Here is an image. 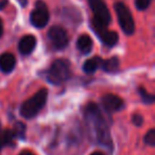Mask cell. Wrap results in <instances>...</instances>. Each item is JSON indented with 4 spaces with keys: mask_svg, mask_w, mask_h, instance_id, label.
I'll return each instance as SVG.
<instances>
[{
    "mask_svg": "<svg viewBox=\"0 0 155 155\" xmlns=\"http://www.w3.org/2000/svg\"><path fill=\"white\" fill-rule=\"evenodd\" d=\"M84 119L86 122L89 138L94 142H97L112 150L113 140L110 137V127L97 104L88 103L85 106Z\"/></svg>",
    "mask_w": 155,
    "mask_h": 155,
    "instance_id": "cell-1",
    "label": "cell"
},
{
    "mask_svg": "<svg viewBox=\"0 0 155 155\" xmlns=\"http://www.w3.org/2000/svg\"><path fill=\"white\" fill-rule=\"evenodd\" d=\"M48 98V91L45 88L37 91L33 97L28 99L22 103L20 107V114L27 119H31L35 117L45 106Z\"/></svg>",
    "mask_w": 155,
    "mask_h": 155,
    "instance_id": "cell-2",
    "label": "cell"
},
{
    "mask_svg": "<svg viewBox=\"0 0 155 155\" xmlns=\"http://www.w3.org/2000/svg\"><path fill=\"white\" fill-rule=\"evenodd\" d=\"M47 79L50 83L60 85L65 83L71 75L70 65L67 60H55L47 70Z\"/></svg>",
    "mask_w": 155,
    "mask_h": 155,
    "instance_id": "cell-3",
    "label": "cell"
},
{
    "mask_svg": "<svg viewBox=\"0 0 155 155\" xmlns=\"http://www.w3.org/2000/svg\"><path fill=\"white\" fill-rule=\"evenodd\" d=\"M115 11L117 14L118 22L122 31L127 35H131L135 31V22L129 8L123 2H117L115 5Z\"/></svg>",
    "mask_w": 155,
    "mask_h": 155,
    "instance_id": "cell-4",
    "label": "cell"
},
{
    "mask_svg": "<svg viewBox=\"0 0 155 155\" xmlns=\"http://www.w3.org/2000/svg\"><path fill=\"white\" fill-rule=\"evenodd\" d=\"M89 7L94 13V18L96 21L103 26H108L110 22V13L103 0H88Z\"/></svg>",
    "mask_w": 155,
    "mask_h": 155,
    "instance_id": "cell-5",
    "label": "cell"
},
{
    "mask_svg": "<svg viewBox=\"0 0 155 155\" xmlns=\"http://www.w3.org/2000/svg\"><path fill=\"white\" fill-rule=\"evenodd\" d=\"M31 22L34 27L41 29L48 24L49 21V11L47 9V5L44 1L38 0L35 3V9L31 13Z\"/></svg>",
    "mask_w": 155,
    "mask_h": 155,
    "instance_id": "cell-6",
    "label": "cell"
},
{
    "mask_svg": "<svg viewBox=\"0 0 155 155\" xmlns=\"http://www.w3.org/2000/svg\"><path fill=\"white\" fill-rule=\"evenodd\" d=\"M48 38H49L51 45L54 49L62 50L67 47L69 41V37L66 30L60 26H54L48 32Z\"/></svg>",
    "mask_w": 155,
    "mask_h": 155,
    "instance_id": "cell-7",
    "label": "cell"
},
{
    "mask_svg": "<svg viewBox=\"0 0 155 155\" xmlns=\"http://www.w3.org/2000/svg\"><path fill=\"white\" fill-rule=\"evenodd\" d=\"M91 27H93L94 31L98 34V36L100 37L102 41H103L105 45L110 46H115L118 41V34H117L115 31H110L107 30L106 27L107 26H103V25L99 24L98 21H96L95 19L91 20Z\"/></svg>",
    "mask_w": 155,
    "mask_h": 155,
    "instance_id": "cell-8",
    "label": "cell"
},
{
    "mask_svg": "<svg viewBox=\"0 0 155 155\" xmlns=\"http://www.w3.org/2000/svg\"><path fill=\"white\" fill-rule=\"evenodd\" d=\"M102 105L107 112H117L123 107V100L117 95L107 94L102 98Z\"/></svg>",
    "mask_w": 155,
    "mask_h": 155,
    "instance_id": "cell-9",
    "label": "cell"
},
{
    "mask_svg": "<svg viewBox=\"0 0 155 155\" xmlns=\"http://www.w3.org/2000/svg\"><path fill=\"white\" fill-rule=\"evenodd\" d=\"M35 46H36V38L33 35H26L20 39L18 44V50L24 55H28L35 49Z\"/></svg>",
    "mask_w": 155,
    "mask_h": 155,
    "instance_id": "cell-10",
    "label": "cell"
},
{
    "mask_svg": "<svg viewBox=\"0 0 155 155\" xmlns=\"http://www.w3.org/2000/svg\"><path fill=\"white\" fill-rule=\"evenodd\" d=\"M16 65V58L12 53H3L0 55V70L5 73L11 72Z\"/></svg>",
    "mask_w": 155,
    "mask_h": 155,
    "instance_id": "cell-11",
    "label": "cell"
},
{
    "mask_svg": "<svg viewBox=\"0 0 155 155\" xmlns=\"http://www.w3.org/2000/svg\"><path fill=\"white\" fill-rule=\"evenodd\" d=\"M77 47L82 53L87 54L91 51L93 49V41H91V36L87 34L81 35L77 41Z\"/></svg>",
    "mask_w": 155,
    "mask_h": 155,
    "instance_id": "cell-12",
    "label": "cell"
},
{
    "mask_svg": "<svg viewBox=\"0 0 155 155\" xmlns=\"http://www.w3.org/2000/svg\"><path fill=\"white\" fill-rule=\"evenodd\" d=\"M102 60L100 58H93L87 60L83 65V70L86 73H93L101 66Z\"/></svg>",
    "mask_w": 155,
    "mask_h": 155,
    "instance_id": "cell-13",
    "label": "cell"
},
{
    "mask_svg": "<svg viewBox=\"0 0 155 155\" xmlns=\"http://www.w3.org/2000/svg\"><path fill=\"white\" fill-rule=\"evenodd\" d=\"M101 66L106 72H116L119 69V60L118 58H110L108 60L102 61Z\"/></svg>",
    "mask_w": 155,
    "mask_h": 155,
    "instance_id": "cell-14",
    "label": "cell"
},
{
    "mask_svg": "<svg viewBox=\"0 0 155 155\" xmlns=\"http://www.w3.org/2000/svg\"><path fill=\"white\" fill-rule=\"evenodd\" d=\"M25 131H26V127L24 123L17 122L14 127V129L12 130L14 138H24L25 137Z\"/></svg>",
    "mask_w": 155,
    "mask_h": 155,
    "instance_id": "cell-15",
    "label": "cell"
},
{
    "mask_svg": "<svg viewBox=\"0 0 155 155\" xmlns=\"http://www.w3.org/2000/svg\"><path fill=\"white\" fill-rule=\"evenodd\" d=\"M139 94H140V97H141L142 101L147 104H152L154 102V96L149 94L146 89H143L142 87L139 88Z\"/></svg>",
    "mask_w": 155,
    "mask_h": 155,
    "instance_id": "cell-16",
    "label": "cell"
},
{
    "mask_svg": "<svg viewBox=\"0 0 155 155\" xmlns=\"http://www.w3.org/2000/svg\"><path fill=\"white\" fill-rule=\"evenodd\" d=\"M144 141H146L147 144L151 147H154L155 146V130L154 129H151L148 133L146 134L144 136Z\"/></svg>",
    "mask_w": 155,
    "mask_h": 155,
    "instance_id": "cell-17",
    "label": "cell"
},
{
    "mask_svg": "<svg viewBox=\"0 0 155 155\" xmlns=\"http://www.w3.org/2000/svg\"><path fill=\"white\" fill-rule=\"evenodd\" d=\"M151 3V0H136L135 1V5L138 10L140 11H143V10H147L149 8Z\"/></svg>",
    "mask_w": 155,
    "mask_h": 155,
    "instance_id": "cell-18",
    "label": "cell"
},
{
    "mask_svg": "<svg viewBox=\"0 0 155 155\" xmlns=\"http://www.w3.org/2000/svg\"><path fill=\"white\" fill-rule=\"evenodd\" d=\"M133 122L135 125H138V127H140V125L142 124V122H143V118H142L141 115L139 114H135L133 116Z\"/></svg>",
    "mask_w": 155,
    "mask_h": 155,
    "instance_id": "cell-19",
    "label": "cell"
},
{
    "mask_svg": "<svg viewBox=\"0 0 155 155\" xmlns=\"http://www.w3.org/2000/svg\"><path fill=\"white\" fill-rule=\"evenodd\" d=\"M5 146V132L1 130V125H0V149Z\"/></svg>",
    "mask_w": 155,
    "mask_h": 155,
    "instance_id": "cell-20",
    "label": "cell"
},
{
    "mask_svg": "<svg viewBox=\"0 0 155 155\" xmlns=\"http://www.w3.org/2000/svg\"><path fill=\"white\" fill-rule=\"evenodd\" d=\"M8 5V0H1L0 1V10L5 9V7Z\"/></svg>",
    "mask_w": 155,
    "mask_h": 155,
    "instance_id": "cell-21",
    "label": "cell"
},
{
    "mask_svg": "<svg viewBox=\"0 0 155 155\" xmlns=\"http://www.w3.org/2000/svg\"><path fill=\"white\" fill-rule=\"evenodd\" d=\"M18 155H34L33 154L31 151H28V150H25V151H22V152H20Z\"/></svg>",
    "mask_w": 155,
    "mask_h": 155,
    "instance_id": "cell-22",
    "label": "cell"
},
{
    "mask_svg": "<svg viewBox=\"0 0 155 155\" xmlns=\"http://www.w3.org/2000/svg\"><path fill=\"white\" fill-rule=\"evenodd\" d=\"M2 33H3V24H2V20L0 19V37H1Z\"/></svg>",
    "mask_w": 155,
    "mask_h": 155,
    "instance_id": "cell-23",
    "label": "cell"
},
{
    "mask_svg": "<svg viewBox=\"0 0 155 155\" xmlns=\"http://www.w3.org/2000/svg\"><path fill=\"white\" fill-rule=\"evenodd\" d=\"M18 1H19V2L21 3L22 7H25V5H26L27 3H28V0H18Z\"/></svg>",
    "mask_w": 155,
    "mask_h": 155,
    "instance_id": "cell-24",
    "label": "cell"
},
{
    "mask_svg": "<svg viewBox=\"0 0 155 155\" xmlns=\"http://www.w3.org/2000/svg\"><path fill=\"white\" fill-rule=\"evenodd\" d=\"M91 155H104L103 153H101V152H95V153H93V154H91Z\"/></svg>",
    "mask_w": 155,
    "mask_h": 155,
    "instance_id": "cell-25",
    "label": "cell"
}]
</instances>
